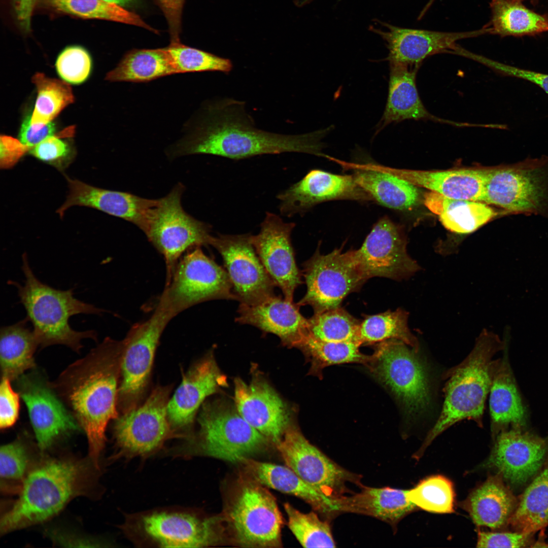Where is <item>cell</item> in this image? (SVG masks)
<instances>
[{"instance_id": "cell-1", "label": "cell", "mask_w": 548, "mask_h": 548, "mask_svg": "<svg viewBox=\"0 0 548 548\" xmlns=\"http://www.w3.org/2000/svg\"><path fill=\"white\" fill-rule=\"evenodd\" d=\"M193 122L187 134L170 149V156L210 154L241 160L288 152L325 156L323 140L332 130L329 126L288 135L260 129L245 102L231 98L206 102Z\"/></svg>"}, {"instance_id": "cell-2", "label": "cell", "mask_w": 548, "mask_h": 548, "mask_svg": "<svg viewBox=\"0 0 548 548\" xmlns=\"http://www.w3.org/2000/svg\"><path fill=\"white\" fill-rule=\"evenodd\" d=\"M122 347V340L106 338L52 384L84 431L90 460L97 469L107 425L117 418Z\"/></svg>"}, {"instance_id": "cell-3", "label": "cell", "mask_w": 548, "mask_h": 548, "mask_svg": "<svg viewBox=\"0 0 548 548\" xmlns=\"http://www.w3.org/2000/svg\"><path fill=\"white\" fill-rule=\"evenodd\" d=\"M91 479L89 464L82 460L52 459L41 463L26 475L18 498L2 517L1 534L55 516L71 499L85 494Z\"/></svg>"}, {"instance_id": "cell-4", "label": "cell", "mask_w": 548, "mask_h": 548, "mask_svg": "<svg viewBox=\"0 0 548 548\" xmlns=\"http://www.w3.org/2000/svg\"><path fill=\"white\" fill-rule=\"evenodd\" d=\"M503 345L497 335L485 329L468 356L446 373L441 412L418 456L437 436L458 422L470 420L479 426H483L485 403L490 390L495 362L492 358Z\"/></svg>"}, {"instance_id": "cell-5", "label": "cell", "mask_w": 548, "mask_h": 548, "mask_svg": "<svg viewBox=\"0 0 548 548\" xmlns=\"http://www.w3.org/2000/svg\"><path fill=\"white\" fill-rule=\"evenodd\" d=\"M22 259L23 285L13 281L8 283L17 289L20 301L26 312V318L32 325L39 346L44 348L61 345L79 352L83 347L82 339L96 340L97 334L94 330H75L70 326L69 319L75 315H99L105 311L75 298L73 288L60 290L42 283L35 275L26 253Z\"/></svg>"}, {"instance_id": "cell-6", "label": "cell", "mask_w": 548, "mask_h": 548, "mask_svg": "<svg viewBox=\"0 0 548 548\" xmlns=\"http://www.w3.org/2000/svg\"><path fill=\"white\" fill-rule=\"evenodd\" d=\"M481 202L548 219V156L487 168Z\"/></svg>"}, {"instance_id": "cell-7", "label": "cell", "mask_w": 548, "mask_h": 548, "mask_svg": "<svg viewBox=\"0 0 548 548\" xmlns=\"http://www.w3.org/2000/svg\"><path fill=\"white\" fill-rule=\"evenodd\" d=\"M221 518L187 509H161L127 517L122 525L134 544L161 547H202L218 543Z\"/></svg>"}, {"instance_id": "cell-8", "label": "cell", "mask_w": 548, "mask_h": 548, "mask_svg": "<svg viewBox=\"0 0 548 548\" xmlns=\"http://www.w3.org/2000/svg\"><path fill=\"white\" fill-rule=\"evenodd\" d=\"M224 519L236 544L248 547H280L283 519L275 498L248 477L240 482Z\"/></svg>"}, {"instance_id": "cell-9", "label": "cell", "mask_w": 548, "mask_h": 548, "mask_svg": "<svg viewBox=\"0 0 548 548\" xmlns=\"http://www.w3.org/2000/svg\"><path fill=\"white\" fill-rule=\"evenodd\" d=\"M184 190L177 184L165 196L157 199L145 233L150 242L163 256L166 265L167 284L179 259L185 252L210 245L211 226L186 213L181 204Z\"/></svg>"}, {"instance_id": "cell-10", "label": "cell", "mask_w": 548, "mask_h": 548, "mask_svg": "<svg viewBox=\"0 0 548 548\" xmlns=\"http://www.w3.org/2000/svg\"><path fill=\"white\" fill-rule=\"evenodd\" d=\"M219 299L236 300L226 270L199 247L178 262L157 306L173 318L193 305Z\"/></svg>"}, {"instance_id": "cell-11", "label": "cell", "mask_w": 548, "mask_h": 548, "mask_svg": "<svg viewBox=\"0 0 548 548\" xmlns=\"http://www.w3.org/2000/svg\"><path fill=\"white\" fill-rule=\"evenodd\" d=\"M397 339L378 344L367 364L373 375L393 393L409 416L422 414L430 401L427 370L413 349Z\"/></svg>"}, {"instance_id": "cell-12", "label": "cell", "mask_w": 548, "mask_h": 548, "mask_svg": "<svg viewBox=\"0 0 548 548\" xmlns=\"http://www.w3.org/2000/svg\"><path fill=\"white\" fill-rule=\"evenodd\" d=\"M169 386H158L141 406L116 418L114 435L118 451L126 459L147 458L158 452L174 432L167 414Z\"/></svg>"}, {"instance_id": "cell-13", "label": "cell", "mask_w": 548, "mask_h": 548, "mask_svg": "<svg viewBox=\"0 0 548 548\" xmlns=\"http://www.w3.org/2000/svg\"><path fill=\"white\" fill-rule=\"evenodd\" d=\"M172 318L157 306L148 320L134 324L122 340L118 405L122 413L138 406L149 382L161 335Z\"/></svg>"}, {"instance_id": "cell-14", "label": "cell", "mask_w": 548, "mask_h": 548, "mask_svg": "<svg viewBox=\"0 0 548 548\" xmlns=\"http://www.w3.org/2000/svg\"><path fill=\"white\" fill-rule=\"evenodd\" d=\"M303 273L306 292L297 304L311 306L315 313L339 307L366 281L350 251L343 253L341 249L326 255L318 249L303 264Z\"/></svg>"}, {"instance_id": "cell-15", "label": "cell", "mask_w": 548, "mask_h": 548, "mask_svg": "<svg viewBox=\"0 0 548 548\" xmlns=\"http://www.w3.org/2000/svg\"><path fill=\"white\" fill-rule=\"evenodd\" d=\"M286 465L306 483L326 496L338 499L350 493L349 483L361 487V476L344 468L289 426L276 444Z\"/></svg>"}, {"instance_id": "cell-16", "label": "cell", "mask_w": 548, "mask_h": 548, "mask_svg": "<svg viewBox=\"0 0 548 548\" xmlns=\"http://www.w3.org/2000/svg\"><path fill=\"white\" fill-rule=\"evenodd\" d=\"M199 447L208 456L242 462L262 449L268 440L237 412L206 404L198 418Z\"/></svg>"}, {"instance_id": "cell-17", "label": "cell", "mask_w": 548, "mask_h": 548, "mask_svg": "<svg viewBox=\"0 0 548 548\" xmlns=\"http://www.w3.org/2000/svg\"><path fill=\"white\" fill-rule=\"evenodd\" d=\"M16 381L41 451L50 448L60 437L81 429L53 384L41 372L35 368Z\"/></svg>"}, {"instance_id": "cell-18", "label": "cell", "mask_w": 548, "mask_h": 548, "mask_svg": "<svg viewBox=\"0 0 548 548\" xmlns=\"http://www.w3.org/2000/svg\"><path fill=\"white\" fill-rule=\"evenodd\" d=\"M350 252L366 280L374 277L402 280L420 269L407 253L402 231L386 216L373 225L359 249Z\"/></svg>"}, {"instance_id": "cell-19", "label": "cell", "mask_w": 548, "mask_h": 548, "mask_svg": "<svg viewBox=\"0 0 548 548\" xmlns=\"http://www.w3.org/2000/svg\"><path fill=\"white\" fill-rule=\"evenodd\" d=\"M250 233L212 235L210 245L223 258L236 300L254 304L275 295L273 282L260 261Z\"/></svg>"}, {"instance_id": "cell-20", "label": "cell", "mask_w": 548, "mask_h": 548, "mask_svg": "<svg viewBox=\"0 0 548 548\" xmlns=\"http://www.w3.org/2000/svg\"><path fill=\"white\" fill-rule=\"evenodd\" d=\"M295 223L285 222L279 215L266 212L259 232L251 235L255 250L275 286L284 298L293 301L294 291L302 283L291 234Z\"/></svg>"}, {"instance_id": "cell-21", "label": "cell", "mask_w": 548, "mask_h": 548, "mask_svg": "<svg viewBox=\"0 0 548 548\" xmlns=\"http://www.w3.org/2000/svg\"><path fill=\"white\" fill-rule=\"evenodd\" d=\"M277 198L280 213L287 217L303 214L329 200H372L352 175L334 174L318 169L309 172L300 181L278 194Z\"/></svg>"}, {"instance_id": "cell-22", "label": "cell", "mask_w": 548, "mask_h": 548, "mask_svg": "<svg viewBox=\"0 0 548 548\" xmlns=\"http://www.w3.org/2000/svg\"><path fill=\"white\" fill-rule=\"evenodd\" d=\"M386 30L372 27L386 43L389 63L419 65L427 57L440 53H454L462 39L490 33L487 25L476 30L450 32L402 28L387 23Z\"/></svg>"}, {"instance_id": "cell-23", "label": "cell", "mask_w": 548, "mask_h": 548, "mask_svg": "<svg viewBox=\"0 0 548 548\" xmlns=\"http://www.w3.org/2000/svg\"><path fill=\"white\" fill-rule=\"evenodd\" d=\"M543 439L521 428L506 429L497 435L491 454L485 463L513 486L525 484L542 466L546 453Z\"/></svg>"}, {"instance_id": "cell-24", "label": "cell", "mask_w": 548, "mask_h": 548, "mask_svg": "<svg viewBox=\"0 0 548 548\" xmlns=\"http://www.w3.org/2000/svg\"><path fill=\"white\" fill-rule=\"evenodd\" d=\"M234 399L239 414L253 428L276 444L289 425L288 409L266 382L256 379L247 384L234 381Z\"/></svg>"}, {"instance_id": "cell-25", "label": "cell", "mask_w": 548, "mask_h": 548, "mask_svg": "<svg viewBox=\"0 0 548 548\" xmlns=\"http://www.w3.org/2000/svg\"><path fill=\"white\" fill-rule=\"evenodd\" d=\"M69 191L66 200L56 212L62 218L72 206L92 208L122 218L139 227L145 233L152 210L157 199L143 198L128 192L97 188L66 176Z\"/></svg>"}, {"instance_id": "cell-26", "label": "cell", "mask_w": 548, "mask_h": 548, "mask_svg": "<svg viewBox=\"0 0 548 548\" xmlns=\"http://www.w3.org/2000/svg\"><path fill=\"white\" fill-rule=\"evenodd\" d=\"M226 382L211 355L190 367L167 405L168 419L178 436L177 431L191 426L204 400L226 386Z\"/></svg>"}, {"instance_id": "cell-27", "label": "cell", "mask_w": 548, "mask_h": 548, "mask_svg": "<svg viewBox=\"0 0 548 548\" xmlns=\"http://www.w3.org/2000/svg\"><path fill=\"white\" fill-rule=\"evenodd\" d=\"M293 301L272 295L254 304L240 303L235 321L254 326L279 336L284 343L298 347L307 333L308 320Z\"/></svg>"}, {"instance_id": "cell-28", "label": "cell", "mask_w": 548, "mask_h": 548, "mask_svg": "<svg viewBox=\"0 0 548 548\" xmlns=\"http://www.w3.org/2000/svg\"><path fill=\"white\" fill-rule=\"evenodd\" d=\"M390 63L388 95L383 115L376 132L389 124L405 120H430L458 127L471 126V124L458 122L433 115L425 107L416 86L419 66Z\"/></svg>"}, {"instance_id": "cell-29", "label": "cell", "mask_w": 548, "mask_h": 548, "mask_svg": "<svg viewBox=\"0 0 548 548\" xmlns=\"http://www.w3.org/2000/svg\"><path fill=\"white\" fill-rule=\"evenodd\" d=\"M342 167L352 170L356 183L372 200L386 208L405 211L416 206L420 194L417 186L373 163H349L330 157Z\"/></svg>"}, {"instance_id": "cell-30", "label": "cell", "mask_w": 548, "mask_h": 548, "mask_svg": "<svg viewBox=\"0 0 548 548\" xmlns=\"http://www.w3.org/2000/svg\"><path fill=\"white\" fill-rule=\"evenodd\" d=\"M248 477L261 485L297 497L329 519L339 514L336 500L303 481L289 467L246 458L242 462Z\"/></svg>"}, {"instance_id": "cell-31", "label": "cell", "mask_w": 548, "mask_h": 548, "mask_svg": "<svg viewBox=\"0 0 548 548\" xmlns=\"http://www.w3.org/2000/svg\"><path fill=\"white\" fill-rule=\"evenodd\" d=\"M384 167L417 187L451 198L477 201H481L487 168L428 171Z\"/></svg>"}, {"instance_id": "cell-32", "label": "cell", "mask_w": 548, "mask_h": 548, "mask_svg": "<svg viewBox=\"0 0 548 548\" xmlns=\"http://www.w3.org/2000/svg\"><path fill=\"white\" fill-rule=\"evenodd\" d=\"M407 491L390 487L362 486L360 492L336 499V503L340 513L371 516L394 526L417 507L408 499Z\"/></svg>"}, {"instance_id": "cell-33", "label": "cell", "mask_w": 548, "mask_h": 548, "mask_svg": "<svg viewBox=\"0 0 548 548\" xmlns=\"http://www.w3.org/2000/svg\"><path fill=\"white\" fill-rule=\"evenodd\" d=\"M516 499L499 476H490L475 488L463 503L478 526L500 529L508 524L516 507Z\"/></svg>"}, {"instance_id": "cell-34", "label": "cell", "mask_w": 548, "mask_h": 548, "mask_svg": "<svg viewBox=\"0 0 548 548\" xmlns=\"http://www.w3.org/2000/svg\"><path fill=\"white\" fill-rule=\"evenodd\" d=\"M490 391L492 435H497L509 425L522 428L526 411L506 358L495 361Z\"/></svg>"}, {"instance_id": "cell-35", "label": "cell", "mask_w": 548, "mask_h": 548, "mask_svg": "<svg viewBox=\"0 0 548 548\" xmlns=\"http://www.w3.org/2000/svg\"><path fill=\"white\" fill-rule=\"evenodd\" d=\"M424 203L447 229L459 234L472 232L498 215L486 203L451 198L433 191L425 194Z\"/></svg>"}, {"instance_id": "cell-36", "label": "cell", "mask_w": 548, "mask_h": 548, "mask_svg": "<svg viewBox=\"0 0 548 548\" xmlns=\"http://www.w3.org/2000/svg\"><path fill=\"white\" fill-rule=\"evenodd\" d=\"M25 318L1 329L0 364L2 377L16 380L36 368L35 352L39 346L33 330Z\"/></svg>"}, {"instance_id": "cell-37", "label": "cell", "mask_w": 548, "mask_h": 548, "mask_svg": "<svg viewBox=\"0 0 548 548\" xmlns=\"http://www.w3.org/2000/svg\"><path fill=\"white\" fill-rule=\"evenodd\" d=\"M176 74L166 47L133 49L127 52L117 66L107 74L111 82H147Z\"/></svg>"}, {"instance_id": "cell-38", "label": "cell", "mask_w": 548, "mask_h": 548, "mask_svg": "<svg viewBox=\"0 0 548 548\" xmlns=\"http://www.w3.org/2000/svg\"><path fill=\"white\" fill-rule=\"evenodd\" d=\"M491 34L502 37L548 31V17L528 9L518 0H492Z\"/></svg>"}, {"instance_id": "cell-39", "label": "cell", "mask_w": 548, "mask_h": 548, "mask_svg": "<svg viewBox=\"0 0 548 548\" xmlns=\"http://www.w3.org/2000/svg\"><path fill=\"white\" fill-rule=\"evenodd\" d=\"M508 524L516 532L530 534L548 524V466L525 490Z\"/></svg>"}, {"instance_id": "cell-40", "label": "cell", "mask_w": 548, "mask_h": 548, "mask_svg": "<svg viewBox=\"0 0 548 548\" xmlns=\"http://www.w3.org/2000/svg\"><path fill=\"white\" fill-rule=\"evenodd\" d=\"M408 313L401 309L369 316L360 322L358 340L362 345L397 339L418 353L419 341L408 327Z\"/></svg>"}, {"instance_id": "cell-41", "label": "cell", "mask_w": 548, "mask_h": 548, "mask_svg": "<svg viewBox=\"0 0 548 548\" xmlns=\"http://www.w3.org/2000/svg\"><path fill=\"white\" fill-rule=\"evenodd\" d=\"M361 345L357 341H322L306 334L298 347L311 358L313 371L320 374L324 368L335 364L356 363L367 365L372 356L362 353Z\"/></svg>"}, {"instance_id": "cell-42", "label": "cell", "mask_w": 548, "mask_h": 548, "mask_svg": "<svg viewBox=\"0 0 548 548\" xmlns=\"http://www.w3.org/2000/svg\"><path fill=\"white\" fill-rule=\"evenodd\" d=\"M32 82L37 89V97L30 118L32 125L52 122L60 112L74 101L72 88L65 82L36 73Z\"/></svg>"}, {"instance_id": "cell-43", "label": "cell", "mask_w": 548, "mask_h": 548, "mask_svg": "<svg viewBox=\"0 0 548 548\" xmlns=\"http://www.w3.org/2000/svg\"><path fill=\"white\" fill-rule=\"evenodd\" d=\"M58 12L85 19L107 20L143 27L155 32L138 15L104 0H46Z\"/></svg>"}, {"instance_id": "cell-44", "label": "cell", "mask_w": 548, "mask_h": 548, "mask_svg": "<svg viewBox=\"0 0 548 548\" xmlns=\"http://www.w3.org/2000/svg\"><path fill=\"white\" fill-rule=\"evenodd\" d=\"M307 320L306 334L315 339L325 341L360 343L358 332L361 322L340 306L314 313Z\"/></svg>"}, {"instance_id": "cell-45", "label": "cell", "mask_w": 548, "mask_h": 548, "mask_svg": "<svg viewBox=\"0 0 548 548\" xmlns=\"http://www.w3.org/2000/svg\"><path fill=\"white\" fill-rule=\"evenodd\" d=\"M288 527L304 547H335L330 526L314 512L303 513L289 503L284 504Z\"/></svg>"}, {"instance_id": "cell-46", "label": "cell", "mask_w": 548, "mask_h": 548, "mask_svg": "<svg viewBox=\"0 0 548 548\" xmlns=\"http://www.w3.org/2000/svg\"><path fill=\"white\" fill-rule=\"evenodd\" d=\"M408 499L417 507L438 513L454 512L455 493L452 482L446 477L436 475L428 477L414 488L407 490Z\"/></svg>"}, {"instance_id": "cell-47", "label": "cell", "mask_w": 548, "mask_h": 548, "mask_svg": "<svg viewBox=\"0 0 548 548\" xmlns=\"http://www.w3.org/2000/svg\"><path fill=\"white\" fill-rule=\"evenodd\" d=\"M166 49L176 74L205 71L228 73L233 67L229 59L186 46L180 41L170 42Z\"/></svg>"}, {"instance_id": "cell-48", "label": "cell", "mask_w": 548, "mask_h": 548, "mask_svg": "<svg viewBox=\"0 0 548 548\" xmlns=\"http://www.w3.org/2000/svg\"><path fill=\"white\" fill-rule=\"evenodd\" d=\"M55 65L58 74L64 81L79 84L88 78L92 69V60L83 48L70 46L60 53Z\"/></svg>"}, {"instance_id": "cell-49", "label": "cell", "mask_w": 548, "mask_h": 548, "mask_svg": "<svg viewBox=\"0 0 548 548\" xmlns=\"http://www.w3.org/2000/svg\"><path fill=\"white\" fill-rule=\"evenodd\" d=\"M28 461L26 448L20 439L2 446L0 450L1 479L5 482L22 483L25 477Z\"/></svg>"}, {"instance_id": "cell-50", "label": "cell", "mask_w": 548, "mask_h": 548, "mask_svg": "<svg viewBox=\"0 0 548 548\" xmlns=\"http://www.w3.org/2000/svg\"><path fill=\"white\" fill-rule=\"evenodd\" d=\"M74 129L69 128L59 133L49 136L29 150V153L45 163L58 169L64 168L71 158V149L61 138L73 136Z\"/></svg>"}, {"instance_id": "cell-51", "label": "cell", "mask_w": 548, "mask_h": 548, "mask_svg": "<svg viewBox=\"0 0 548 548\" xmlns=\"http://www.w3.org/2000/svg\"><path fill=\"white\" fill-rule=\"evenodd\" d=\"M11 380L2 377L0 385V427L6 429L13 426L17 422L20 411L19 392L12 388Z\"/></svg>"}, {"instance_id": "cell-52", "label": "cell", "mask_w": 548, "mask_h": 548, "mask_svg": "<svg viewBox=\"0 0 548 548\" xmlns=\"http://www.w3.org/2000/svg\"><path fill=\"white\" fill-rule=\"evenodd\" d=\"M473 59L504 75L530 81L548 93V74L505 64L477 54L474 55Z\"/></svg>"}, {"instance_id": "cell-53", "label": "cell", "mask_w": 548, "mask_h": 548, "mask_svg": "<svg viewBox=\"0 0 548 548\" xmlns=\"http://www.w3.org/2000/svg\"><path fill=\"white\" fill-rule=\"evenodd\" d=\"M532 534L516 532L478 533V547H523L527 545Z\"/></svg>"}, {"instance_id": "cell-54", "label": "cell", "mask_w": 548, "mask_h": 548, "mask_svg": "<svg viewBox=\"0 0 548 548\" xmlns=\"http://www.w3.org/2000/svg\"><path fill=\"white\" fill-rule=\"evenodd\" d=\"M30 118L28 116L24 119L19 135V141L29 150L46 138L55 135L56 131L55 125L53 122L32 125Z\"/></svg>"}, {"instance_id": "cell-55", "label": "cell", "mask_w": 548, "mask_h": 548, "mask_svg": "<svg viewBox=\"0 0 548 548\" xmlns=\"http://www.w3.org/2000/svg\"><path fill=\"white\" fill-rule=\"evenodd\" d=\"M167 20L170 42L180 41L181 16L185 0H156Z\"/></svg>"}, {"instance_id": "cell-56", "label": "cell", "mask_w": 548, "mask_h": 548, "mask_svg": "<svg viewBox=\"0 0 548 548\" xmlns=\"http://www.w3.org/2000/svg\"><path fill=\"white\" fill-rule=\"evenodd\" d=\"M1 166L9 168L29 150L19 140L7 135L1 136Z\"/></svg>"}, {"instance_id": "cell-57", "label": "cell", "mask_w": 548, "mask_h": 548, "mask_svg": "<svg viewBox=\"0 0 548 548\" xmlns=\"http://www.w3.org/2000/svg\"><path fill=\"white\" fill-rule=\"evenodd\" d=\"M10 1L21 28L26 32H29L37 0Z\"/></svg>"}, {"instance_id": "cell-58", "label": "cell", "mask_w": 548, "mask_h": 548, "mask_svg": "<svg viewBox=\"0 0 548 548\" xmlns=\"http://www.w3.org/2000/svg\"><path fill=\"white\" fill-rule=\"evenodd\" d=\"M51 537L57 543L64 544V546L66 544L68 545V546L71 544L72 545V546H74L75 544L76 546H79L78 545L79 544L80 546L93 547L98 546L99 543L97 541H94L90 539L79 538L76 536H69V535L65 534V533L62 534L60 533L58 534L57 532L52 533Z\"/></svg>"}, {"instance_id": "cell-59", "label": "cell", "mask_w": 548, "mask_h": 548, "mask_svg": "<svg viewBox=\"0 0 548 548\" xmlns=\"http://www.w3.org/2000/svg\"><path fill=\"white\" fill-rule=\"evenodd\" d=\"M107 2L122 7H128L133 5L138 0H104Z\"/></svg>"}, {"instance_id": "cell-60", "label": "cell", "mask_w": 548, "mask_h": 548, "mask_svg": "<svg viewBox=\"0 0 548 548\" xmlns=\"http://www.w3.org/2000/svg\"><path fill=\"white\" fill-rule=\"evenodd\" d=\"M314 0H296L295 2V5L298 7H302L307 4H309Z\"/></svg>"}, {"instance_id": "cell-61", "label": "cell", "mask_w": 548, "mask_h": 548, "mask_svg": "<svg viewBox=\"0 0 548 548\" xmlns=\"http://www.w3.org/2000/svg\"><path fill=\"white\" fill-rule=\"evenodd\" d=\"M518 1H520L521 0H518Z\"/></svg>"}]
</instances>
